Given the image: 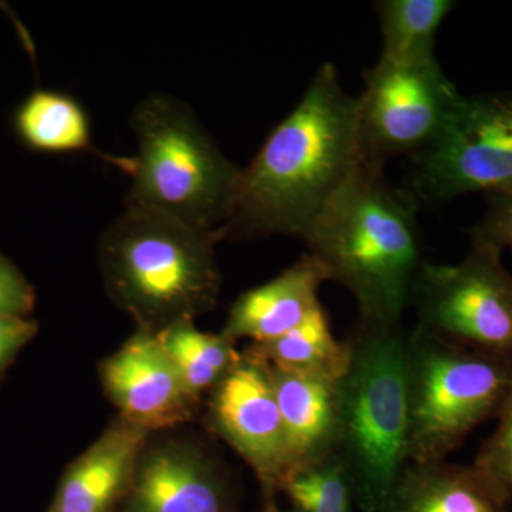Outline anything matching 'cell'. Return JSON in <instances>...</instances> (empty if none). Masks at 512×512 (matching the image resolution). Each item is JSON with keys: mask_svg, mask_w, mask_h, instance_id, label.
<instances>
[{"mask_svg": "<svg viewBox=\"0 0 512 512\" xmlns=\"http://www.w3.org/2000/svg\"><path fill=\"white\" fill-rule=\"evenodd\" d=\"M468 235L501 251H512V194L488 197L487 210Z\"/></svg>", "mask_w": 512, "mask_h": 512, "instance_id": "603a6c76", "label": "cell"}, {"mask_svg": "<svg viewBox=\"0 0 512 512\" xmlns=\"http://www.w3.org/2000/svg\"><path fill=\"white\" fill-rule=\"evenodd\" d=\"M382 29L384 59L434 57L441 23L456 8L453 0H382L375 5Z\"/></svg>", "mask_w": 512, "mask_h": 512, "instance_id": "ffe728a7", "label": "cell"}, {"mask_svg": "<svg viewBox=\"0 0 512 512\" xmlns=\"http://www.w3.org/2000/svg\"><path fill=\"white\" fill-rule=\"evenodd\" d=\"M205 423L251 468L264 503L276 500L293 468L268 363L251 346L210 394Z\"/></svg>", "mask_w": 512, "mask_h": 512, "instance_id": "30bf717a", "label": "cell"}, {"mask_svg": "<svg viewBox=\"0 0 512 512\" xmlns=\"http://www.w3.org/2000/svg\"><path fill=\"white\" fill-rule=\"evenodd\" d=\"M35 306V292L8 259L0 256V315L28 318Z\"/></svg>", "mask_w": 512, "mask_h": 512, "instance_id": "cb8c5ba5", "label": "cell"}, {"mask_svg": "<svg viewBox=\"0 0 512 512\" xmlns=\"http://www.w3.org/2000/svg\"><path fill=\"white\" fill-rule=\"evenodd\" d=\"M406 336L402 325L359 322L339 379V443L357 508L377 512L407 461Z\"/></svg>", "mask_w": 512, "mask_h": 512, "instance_id": "277c9868", "label": "cell"}, {"mask_svg": "<svg viewBox=\"0 0 512 512\" xmlns=\"http://www.w3.org/2000/svg\"><path fill=\"white\" fill-rule=\"evenodd\" d=\"M325 282L322 265L303 254L271 281L241 293L229 308L222 335L235 343L251 340V345L285 335L322 306L319 291Z\"/></svg>", "mask_w": 512, "mask_h": 512, "instance_id": "5bb4252c", "label": "cell"}, {"mask_svg": "<svg viewBox=\"0 0 512 512\" xmlns=\"http://www.w3.org/2000/svg\"><path fill=\"white\" fill-rule=\"evenodd\" d=\"M289 512H356L355 487L338 454L293 468L281 485Z\"/></svg>", "mask_w": 512, "mask_h": 512, "instance_id": "44dd1931", "label": "cell"}, {"mask_svg": "<svg viewBox=\"0 0 512 512\" xmlns=\"http://www.w3.org/2000/svg\"><path fill=\"white\" fill-rule=\"evenodd\" d=\"M511 501L474 464L407 463L377 512H508Z\"/></svg>", "mask_w": 512, "mask_h": 512, "instance_id": "9a60e30c", "label": "cell"}, {"mask_svg": "<svg viewBox=\"0 0 512 512\" xmlns=\"http://www.w3.org/2000/svg\"><path fill=\"white\" fill-rule=\"evenodd\" d=\"M262 512H289L288 510H282L279 507V504L276 503V500L269 501V503H264V510Z\"/></svg>", "mask_w": 512, "mask_h": 512, "instance_id": "484cf974", "label": "cell"}, {"mask_svg": "<svg viewBox=\"0 0 512 512\" xmlns=\"http://www.w3.org/2000/svg\"><path fill=\"white\" fill-rule=\"evenodd\" d=\"M495 420L497 426L473 464L501 488L512 504V390Z\"/></svg>", "mask_w": 512, "mask_h": 512, "instance_id": "7402d4cb", "label": "cell"}, {"mask_svg": "<svg viewBox=\"0 0 512 512\" xmlns=\"http://www.w3.org/2000/svg\"><path fill=\"white\" fill-rule=\"evenodd\" d=\"M365 161L350 96L332 63L313 76L302 99L239 171L221 241L305 239L326 205Z\"/></svg>", "mask_w": 512, "mask_h": 512, "instance_id": "6da1fadb", "label": "cell"}, {"mask_svg": "<svg viewBox=\"0 0 512 512\" xmlns=\"http://www.w3.org/2000/svg\"><path fill=\"white\" fill-rule=\"evenodd\" d=\"M414 164V188L426 200L512 194V94L461 96Z\"/></svg>", "mask_w": 512, "mask_h": 512, "instance_id": "9c48e42d", "label": "cell"}, {"mask_svg": "<svg viewBox=\"0 0 512 512\" xmlns=\"http://www.w3.org/2000/svg\"><path fill=\"white\" fill-rule=\"evenodd\" d=\"M16 126L20 137L36 150L46 153L87 151L123 173L130 175L133 171L134 157L110 156L93 147L89 116L82 104L67 94L46 90L33 93L20 107Z\"/></svg>", "mask_w": 512, "mask_h": 512, "instance_id": "e0dca14e", "label": "cell"}, {"mask_svg": "<svg viewBox=\"0 0 512 512\" xmlns=\"http://www.w3.org/2000/svg\"><path fill=\"white\" fill-rule=\"evenodd\" d=\"M37 323L28 318L0 315V376L3 375L20 349L35 338Z\"/></svg>", "mask_w": 512, "mask_h": 512, "instance_id": "d4e9b609", "label": "cell"}, {"mask_svg": "<svg viewBox=\"0 0 512 512\" xmlns=\"http://www.w3.org/2000/svg\"><path fill=\"white\" fill-rule=\"evenodd\" d=\"M131 124L138 154L126 208L217 234L227 220L241 168L173 97H147L138 104Z\"/></svg>", "mask_w": 512, "mask_h": 512, "instance_id": "5b68a950", "label": "cell"}, {"mask_svg": "<svg viewBox=\"0 0 512 512\" xmlns=\"http://www.w3.org/2000/svg\"><path fill=\"white\" fill-rule=\"evenodd\" d=\"M269 369L293 468L335 454L339 443L340 377Z\"/></svg>", "mask_w": 512, "mask_h": 512, "instance_id": "2e32d148", "label": "cell"}, {"mask_svg": "<svg viewBox=\"0 0 512 512\" xmlns=\"http://www.w3.org/2000/svg\"><path fill=\"white\" fill-rule=\"evenodd\" d=\"M156 336L185 389L201 402L241 360L237 343L221 332H202L194 320L175 323Z\"/></svg>", "mask_w": 512, "mask_h": 512, "instance_id": "ac0fdd59", "label": "cell"}, {"mask_svg": "<svg viewBox=\"0 0 512 512\" xmlns=\"http://www.w3.org/2000/svg\"><path fill=\"white\" fill-rule=\"evenodd\" d=\"M249 346L269 366L284 372L340 377L348 365V342L336 338L323 306L285 335Z\"/></svg>", "mask_w": 512, "mask_h": 512, "instance_id": "d6986e66", "label": "cell"}, {"mask_svg": "<svg viewBox=\"0 0 512 512\" xmlns=\"http://www.w3.org/2000/svg\"><path fill=\"white\" fill-rule=\"evenodd\" d=\"M357 99V124L365 160L389 158L429 148L460 101L436 56L417 60L380 57L363 73Z\"/></svg>", "mask_w": 512, "mask_h": 512, "instance_id": "ba28073f", "label": "cell"}, {"mask_svg": "<svg viewBox=\"0 0 512 512\" xmlns=\"http://www.w3.org/2000/svg\"><path fill=\"white\" fill-rule=\"evenodd\" d=\"M153 433L116 417L66 467L47 512H116Z\"/></svg>", "mask_w": 512, "mask_h": 512, "instance_id": "4fadbf2b", "label": "cell"}, {"mask_svg": "<svg viewBox=\"0 0 512 512\" xmlns=\"http://www.w3.org/2000/svg\"><path fill=\"white\" fill-rule=\"evenodd\" d=\"M153 436L116 512H239L227 467L200 441Z\"/></svg>", "mask_w": 512, "mask_h": 512, "instance_id": "8fae6325", "label": "cell"}, {"mask_svg": "<svg viewBox=\"0 0 512 512\" xmlns=\"http://www.w3.org/2000/svg\"><path fill=\"white\" fill-rule=\"evenodd\" d=\"M218 242L212 232L126 208L100 239L107 295L147 332L195 322L217 306L220 296Z\"/></svg>", "mask_w": 512, "mask_h": 512, "instance_id": "3957f363", "label": "cell"}, {"mask_svg": "<svg viewBox=\"0 0 512 512\" xmlns=\"http://www.w3.org/2000/svg\"><path fill=\"white\" fill-rule=\"evenodd\" d=\"M410 303L417 325L463 348L512 359V275L503 251L471 239L470 251L453 265L424 262Z\"/></svg>", "mask_w": 512, "mask_h": 512, "instance_id": "52a82bcc", "label": "cell"}, {"mask_svg": "<svg viewBox=\"0 0 512 512\" xmlns=\"http://www.w3.org/2000/svg\"><path fill=\"white\" fill-rule=\"evenodd\" d=\"M407 461H444L495 419L512 390V359L463 348L414 326L406 336Z\"/></svg>", "mask_w": 512, "mask_h": 512, "instance_id": "8992f818", "label": "cell"}, {"mask_svg": "<svg viewBox=\"0 0 512 512\" xmlns=\"http://www.w3.org/2000/svg\"><path fill=\"white\" fill-rule=\"evenodd\" d=\"M99 376L119 417L150 433L177 429L200 410L201 400L185 389L156 333L137 328L120 349L101 360Z\"/></svg>", "mask_w": 512, "mask_h": 512, "instance_id": "7c38bea8", "label": "cell"}, {"mask_svg": "<svg viewBox=\"0 0 512 512\" xmlns=\"http://www.w3.org/2000/svg\"><path fill=\"white\" fill-rule=\"evenodd\" d=\"M303 242L328 282L355 298L359 322L402 325L424 262L414 198L389 183L384 164L363 161Z\"/></svg>", "mask_w": 512, "mask_h": 512, "instance_id": "7a4b0ae2", "label": "cell"}]
</instances>
